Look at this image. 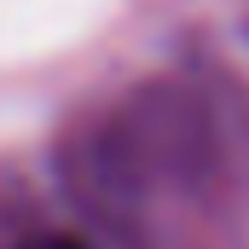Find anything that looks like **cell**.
<instances>
[{"label": "cell", "mask_w": 249, "mask_h": 249, "mask_svg": "<svg viewBox=\"0 0 249 249\" xmlns=\"http://www.w3.org/2000/svg\"><path fill=\"white\" fill-rule=\"evenodd\" d=\"M18 249H87V244H75V238H29V244H18Z\"/></svg>", "instance_id": "1"}]
</instances>
